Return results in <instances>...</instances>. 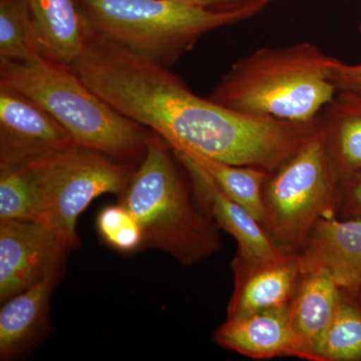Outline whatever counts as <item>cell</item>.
<instances>
[{"instance_id":"cell-3","label":"cell","mask_w":361,"mask_h":361,"mask_svg":"<svg viewBox=\"0 0 361 361\" xmlns=\"http://www.w3.org/2000/svg\"><path fill=\"white\" fill-rule=\"evenodd\" d=\"M168 142L151 132L141 165L120 195L139 223L142 248H155L193 265L221 248L218 226L195 205L173 161Z\"/></svg>"},{"instance_id":"cell-25","label":"cell","mask_w":361,"mask_h":361,"mask_svg":"<svg viewBox=\"0 0 361 361\" xmlns=\"http://www.w3.org/2000/svg\"><path fill=\"white\" fill-rule=\"evenodd\" d=\"M360 35H361V18H360Z\"/></svg>"},{"instance_id":"cell-16","label":"cell","mask_w":361,"mask_h":361,"mask_svg":"<svg viewBox=\"0 0 361 361\" xmlns=\"http://www.w3.org/2000/svg\"><path fill=\"white\" fill-rule=\"evenodd\" d=\"M320 118L329 155L341 180L360 173V92L339 90Z\"/></svg>"},{"instance_id":"cell-9","label":"cell","mask_w":361,"mask_h":361,"mask_svg":"<svg viewBox=\"0 0 361 361\" xmlns=\"http://www.w3.org/2000/svg\"><path fill=\"white\" fill-rule=\"evenodd\" d=\"M232 269L235 286L227 318L287 307L302 276L295 252L267 261H247L236 256Z\"/></svg>"},{"instance_id":"cell-19","label":"cell","mask_w":361,"mask_h":361,"mask_svg":"<svg viewBox=\"0 0 361 361\" xmlns=\"http://www.w3.org/2000/svg\"><path fill=\"white\" fill-rule=\"evenodd\" d=\"M45 58L44 44L25 0H0V59Z\"/></svg>"},{"instance_id":"cell-13","label":"cell","mask_w":361,"mask_h":361,"mask_svg":"<svg viewBox=\"0 0 361 361\" xmlns=\"http://www.w3.org/2000/svg\"><path fill=\"white\" fill-rule=\"evenodd\" d=\"M339 294L341 286L327 273H302L289 306L298 358L315 361L316 348L331 322Z\"/></svg>"},{"instance_id":"cell-2","label":"cell","mask_w":361,"mask_h":361,"mask_svg":"<svg viewBox=\"0 0 361 361\" xmlns=\"http://www.w3.org/2000/svg\"><path fill=\"white\" fill-rule=\"evenodd\" d=\"M0 85L39 104L82 148L127 163L145 155V127L111 108L70 66L47 58L0 59Z\"/></svg>"},{"instance_id":"cell-17","label":"cell","mask_w":361,"mask_h":361,"mask_svg":"<svg viewBox=\"0 0 361 361\" xmlns=\"http://www.w3.org/2000/svg\"><path fill=\"white\" fill-rule=\"evenodd\" d=\"M171 149L180 158L187 159L202 169L226 195L246 208L263 226V187L269 175L267 171L223 163L186 147Z\"/></svg>"},{"instance_id":"cell-1","label":"cell","mask_w":361,"mask_h":361,"mask_svg":"<svg viewBox=\"0 0 361 361\" xmlns=\"http://www.w3.org/2000/svg\"><path fill=\"white\" fill-rule=\"evenodd\" d=\"M336 61L310 42L262 47L235 61L209 99L249 116L312 122L338 92L331 78Z\"/></svg>"},{"instance_id":"cell-7","label":"cell","mask_w":361,"mask_h":361,"mask_svg":"<svg viewBox=\"0 0 361 361\" xmlns=\"http://www.w3.org/2000/svg\"><path fill=\"white\" fill-rule=\"evenodd\" d=\"M78 146L39 104L0 85V170L27 167Z\"/></svg>"},{"instance_id":"cell-15","label":"cell","mask_w":361,"mask_h":361,"mask_svg":"<svg viewBox=\"0 0 361 361\" xmlns=\"http://www.w3.org/2000/svg\"><path fill=\"white\" fill-rule=\"evenodd\" d=\"M45 58L71 66L85 47V26L75 0H25Z\"/></svg>"},{"instance_id":"cell-18","label":"cell","mask_w":361,"mask_h":361,"mask_svg":"<svg viewBox=\"0 0 361 361\" xmlns=\"http://www.w3.org/2000/svg\"><path fill=\"white\" fill-rule=\"evenodd\" d=\"M315 361H361V288L341 287L336 312L316 348Z\"/></svg>"},{"instance_id":"cell-6","label":"cell","mask_w":361,"mask_h":361,"mask_svg":"<svg viewBox=\"0 0 361 361\" xmlns=\"http://www.w3.org/2000/svg\"><path fill=\"white\" fill-rule=\"evenodd\" d=\"M39 198L40 222L70 249L80 245L78 217L104 194L121 195L133 172L130 163L75 147L27 166Z\"/></svg>"},{"instance_id":"cell-21","label":"cell","mask_w":361,"mask_h":361,"mask_svg":"<svg viewBox=\"0 0 361 361\" xmlns=\"http://www.w3.org/2000/svg\"><path fill=\"white\" fill-rule=\"evenodd\" d=\"M97 228L106 244L122 253L142 248V233L133 214L122 204L106 207L99 212Z\"/></svg>"},{"instance_id":"cell-4","label":"cell","mask_w":361,"mask_h":361,"mask_svg":"<svg viewBox=\"0 0 361 361\" xmlns=\"http://www.w3.org/2000/svg\"><path fill=\"white\" fill-rule=\"evenodd\" d=\"M75 1L85 30L166 68L207 33L249 18L170 0Z\"/></svg>"},{"instance_id":"cell-8","label":"cell","mask_w":361,"mask_h":361,"mask_svg":"<svg viewBox=\"0 0 361 361\" xmlns=\"http://www.w3.org/2000/svg\"><path fill=\"white\" fill-rule=\"evenodd\" d=\"M70 250L40 221H0V301L18 295L61 269Z\"/></svg>"},{"instance_id":"cell-24","label":"cell","mask_w":361,"mask_h":361,"mask_svg":"<svg viewBox=\"0 0 361 361\" xmlns=\"http://www.w3.org/2000/svg\"><path fill=\"white\" fill-rule=\"evenodd\" d=\"M331 78L338 92L349 90L361 94V63L348 65L337 59L332 70Z\"/></svg>"},{"instance_id":"cell-22","label":"cell","mask_w":361,"mask_h":361,"mask_svg":"<svg viewBox=\"0 0 361 361\" xmlns=\"http://www.w3.org/2000/svg\"><path fill=\"white\" fill-rule=\"evenodd\" d=\"M212 11L241 13L249 18L257 16L275 0H170Z\"/></svg>"},{"instance_id":"cell-23","label":"cell","mask_w":361,"mask_h":361,"mask_svg":"<svg viewBox=\"0 0 361 361\" xmlns=\"http://www.w3.org/2000/svg\"><path fill=\"white\" fill-rule=\"evenodd\" d=\"M338 211L344 217H361V172L341 180Z\"/></svg>"},{"instance_id":"cell-12","label":"cell","mask_w":361,"mask_h":361,"mask_svg":"<svg viewBox=\"0 0 361 361\" xmlns=\"http://www.w3.org/2000/svg\"><path fill=\"white\" fill-rule=\"evenodd\" d=\"M289 306L227 318L214 334V341L222 348L253 360L298 358Z\"/></svg>"},{"instance_id":"cell-10","label":"cell","mask_w":361,"mask_h":361,"mask_svg":"<svg viewBox=\"0 0 361 361\" xmlns=\"http://www.w3.org/2000/svg\"><path fill=\"white\" fill-rule=\"evenodd\" d=\"M179 159L191 176L203 210L218 227L236 240L237 257L247 261H267L289 253L280 248L262 224L246 208L226 195L202 169L187 159Z\"/></svg>"},{"instance_id":"cell-11","label":"cell","mask_w":361,"mask_h":361,"mask_svg":"<svg viewBox=\"0 0 361 361\" xmlns=\"http://www.w3.org/2000/svg\"><path fill=\"white\" fill-rule=\"evenodd\" d=\"M298 255L302 273L322 271L338 286L361 288V220H318Z\"/></svg>"},{"instance_id":"cell-20","label":"cell","mask_w":361,"mask_h":361,"mask_svg":"<svg viewBox=\"0 0 361 361\" xmlns=\"http://www.w3.org/2000/svg\"><path fill=\"white\" fill-rule=\"evenodd\" d=\"M37 189L28 167L0 170V221H39Z\"/></svg>"},{"instance_id":"cell-5","label":"cell","mask_w":361,"mask_h":361,"mask_svg":"<svg viewBox=\"0 0 361 361\" xmlns=\"http://www.w3.org/2000/svg\"><path fill=\"white\" fill-rule=\"evenodd\" d=\"M341 178L319 125L263 187V227L280 248L299 253L313 226L338 212Z\"/></svg>"},{"instance_id":"cell-14","label":"cell","mask_w":361,"mask_h":361,"mask_svg":"<svg viewBox=\"0 0 361 361\" xmlns=\"http://www.w3.org/2000/svg\"><path fill=\"white\" fill-rule=\"evenodd\" d=\"M61 270L52 271L37 284L4 302L0 310L1 360L20 355L44 329Z\"/></svg>"}]
</instances>
